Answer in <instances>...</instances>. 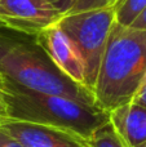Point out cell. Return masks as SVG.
I'll use <instances>...</instances> for the list:
<instances>
[{"instance_id":"1","label":"cell","mask_w":146,"mask_h":147,"mask_svg":"<svg viewBox=\"0 0 146 147\" xmlns=\"http://www.w3.org/2000/svg\"><path fill=\"white\" fill-rule=\"evenodd\" d=\"M0 76L28 90L96 106L92 92L65 75L34 36L5 27H0Z\"/></svg>"},{"instance_id":"2","label":"cell","mask_w":146,"mask_h":147,"mask_svg":"<svg viewBox=\"0 0 146 147\" xmlns=\"http://www.w3.org/2000/svg\"><path fill=\"white\" fill-rule=\"evenodd\" d=\"M146 74V30L114 23L96 85V106L105 111L129 103Z\"/></svg>"},{"instance_id":"3","label":"cell","mask_w":146,"mask_h":147,"mask_svg":"<svg viewBox=\"0 0 146 147\" xmlns=\"http://www.w3.org/2000/svg\"><path fill=\"white\" fill-rule=\"evenodd\" d=\"M0 98L8 119L48 125L87 141L97 128L109 123V112L66 97L38 93L3 80Z\"/></svg>"},{"instance_id":"4","label":"cell","mask_w":146,"mask_h":147,"mask_svg":"<svg viewBox=\"0 0 146 147\" xmlns=\"http://www.w3.org/2000/svg\"><path fill=\"white\" fill-rule=\"evenodd\" d=\"M115 20L111 5L66 14L57 22L71 39L84 66V85L93 93L110 31Z\"/></svg>"},{"instance_id":"5","label":"cell","mask_w":146,"mask_h":147,"mask_svg":"<svg viewBox=\"0 0 146 147\" xmlns=\"http://www.w3.org/2000/svg\"><path fill=\"white\" fill-rule=\"evenodd\" d=\"M62 17L48 0H0V25L28 36H36Z\"/></svg>"},{"instance_id":"6","label":"cell","mask_w":146,"mask_h":147,"mask_svg":"<svg viewBox=\"0 0 146 147\" xmlns=\"http://www.w3.org/2000/svg\"><path fill=\"white\" fill-rule=\"evenodd\" d=\"M0 130L23 147H88V142L66 130L28 121L0 119Z\"/></svg>"},{"instance_id":"7","label":"cell","mask_w":146,"mask_h":147,"mask_svg":"<svg viewBox=\"0 0 146 147\" xmlns=\"http://www.w3.org/2000/svg\"><path fill=\"white\" fill-rule=\"evenodd\" d=\"M53 63L75 83L84 85V66L76 47L58 25H53L34 36Z\"/></svg>"},{"instance_id":"8","label":"cell","mask_w":146,"mask_h":147,"mask_svg":"<svg viewBox=\"0 0 146 147\" xmlns=\"http://www.w3.org/2000/svg\"><path fill=\"white\" fill-rule=\"evenodd\" d=\"M109 120L127 147H136L146 141V109L129 102L111 110Z\"/></svg>"},{"instance_id":"9","label":"cell","mask_w":146,"mask_h":147,"mask_svg":"<svg viewBox=\"0 0 146 147\" xmlns=\"http://www.w3.org/2000/svg\"><path fill=\"white\" fill-rule=\"evenodd\" d=\"M111 7L115 10L116 23L129 26L146 7V0H118Z\"/></svg>"},{"instance_id":"10","label":"cell","mask_w":146,"mask_h":147,"mask_svg":"<svg viewBox=\"0 0 146 147\" xmlns=\"http://www.w3.org/2000/svg\"><path fill=\"white\" fill-rule=\"evenodd\" d=\"M88 147H127L115 132L111 123L101 125L88 140Z\"/></svg>"},{"instance_id":"11","label":"cell","mask_w":146,"mask_h":147,"mask_svg":"<svg viewBox=\"0 0 146 147\" xmlns=\"http://www.w3.org/2000/svg\"><path fill=\"white\" fill-rule=\"evenodd\" d=\"M110 3H111V0H78L76 4L74 5V8L71 9V12H70L69 14L85 12V10H91V9L103 8V7L110 5Z\"/></svg>"},{"instance_id":"12","label":"cell","mask_w":146,"mask_h":147,"mask_svg":"<svg viewBox=\"0 0 146 147\" xmlns=\"http://www.w3.org/2000/svg\"><path fill=\"white\" fill-rule=\"evenodd\" d=\"M56 9H58L64 16L69 14L78 0H48Z\"/></svg>"},{"instance_id":"13","label":"cell","mask_w":146,"mask_h":147,"mask_svg":"<svg viewBox=\"0 0 146 147\" xmlns=\"http://www.w3.org/2000/svg\"><path fill=\"white\" fill-rule=\"evenodd\" d=\"M0 147H23V146L17 140H14L13 137L8 136L3 130H0Z\"/></svg>"},{"instance_id":"14","label":"cell","mask_w":146,"mask_h":147,"mask_svg":"<svg viewBox=\"0 0 146 147\" xmlns=\"http://www.w3.org/2000/svg\"><path fill=\"white\" fill-rule=\"evenodd\" d=\"M129 27L137 28V30H146V7L142 9V12L133 20V22L129 25Z\"/></svg>"},{"instance_id":"15","label":"cell","mask_w":146,"mask_h":147,"mask_svg":"<svg viewBox=\"0 0 146 147\" xmlns=\"http://www.w3.org/2000/svg\"><path fill=\"white\" fill-rule=\"evenodd\" d=\"M131 102H133V103H136V105H139V106L145 107L146 109V88L139 89Z\"/></svg>"},{"instance_id":"16","label":"cell","mask_w":146,"mask_h":147,"mask_svg":"<svg viewBox=\"0 0 146 147\" xmlns=\"http://www.w3.org/2000/svg\"><path fill=\"white\" fill-rule=\"evenodd\" d=\"M4 117H7V114H5V106H4V103H3L1 98H0V119H4Z\"/></svg>"},{"instance_id":"17","label":"cell","mask_w":146,"mask_h":147,"mask_svg":"<svg viewBox=\"0 0 146 147\" xmlns=\"http://www.w3.org/2000/svg\"><path fill=\"white\" fill-rule=\"evenodd\" d=\"M142 88H146V74H145L144 79H142V81H141V85H140V88H139V89H142ZM136 93H137V92H136Z\"/></svg>"},{"instance_id":"18","label":"cell","mask_w":146,"mask_h":147,"mask_svg":"<svg viewBox=\"0 0 146 147\" xmlns=\"http://www.w3.org/2000/svg\"><path fill=\"white\" fill-rule=\"evenodd\" d=\"M0 27H3V26L0 25ZM1 86H3V79H1V76H0V89H1Z\"/></svg>"},{"instance_id":"19","label":"cell","mask_w":146,"mask_h":147,"mask_svg":"<svg viewBox=\"0 0 146 147\" xmlns=\"http://www.w3.org/2000/svg\"><path fill=\"white\" fill-rule=\"evenodd\" d=\"M136 147H146V141L144 143H141V145H139V146H136Z\"/></svg>"},{"instance_id":"20","label":"cell","mask_w":146,"mask_h":147,"mask_svg":"<svg viewBox=\"0 0 146 147\" xmlns=\"http://www.w3.org/2000/svg\"><path fill=\"white\" fill-rule=\"evenodd\" d=\"M115 1H118V0H111V3H110V5H113V4H114V3H115Z\"/></svg>"}]
</instances>
